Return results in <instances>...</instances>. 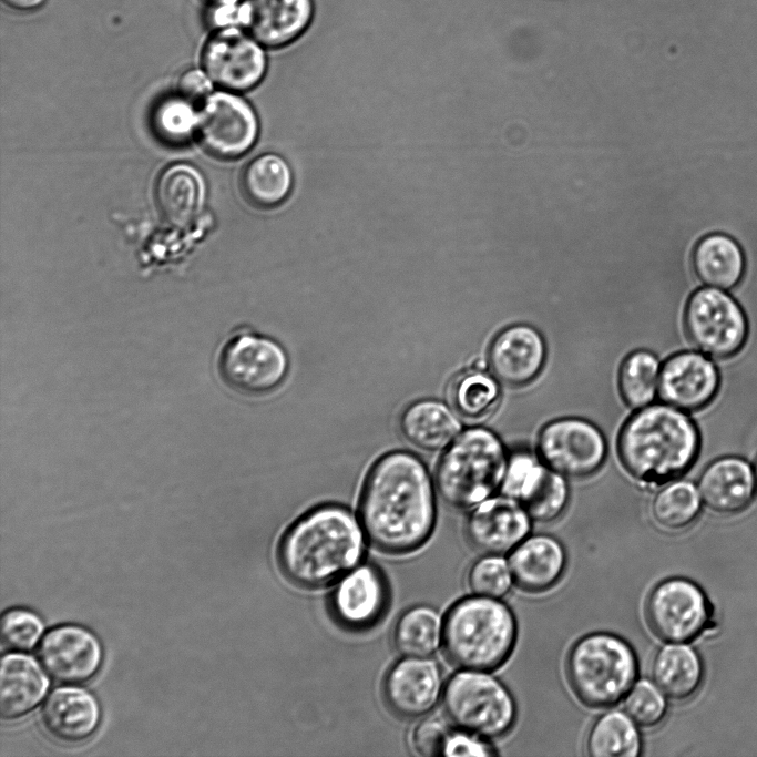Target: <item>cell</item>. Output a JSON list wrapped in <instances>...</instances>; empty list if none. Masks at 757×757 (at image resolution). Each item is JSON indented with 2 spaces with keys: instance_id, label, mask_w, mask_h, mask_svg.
I'll return each instance as SVG.
<instances>
[{
  "instance_id": "6da1fadb",
  "label": "cell",
  "mask_w": 757,
  "mask_h": 757,
  "mask_svg": "<svg viewBox=\"0 0 757 757\" xmlns=\"http://www.w3.org/2000/svg\"><path fill=\"white\" fill-rule=\"evenodd\" d=\"M359 514L377 549L402 554L420 548L436 521L433 488L423 462L407 451L377 460L365 480Z\"/></svg>"
},
{
  "instance_id": "7a4b0ae2",
  "label": "cell",
  "mask_w": 757,
  "mask_h": 757,
  "mask_svg": "<svg viewBox=\"0 0 757 757\" xmlns=\"http://www.w3.org/2000/svg\"><path fill=\"white\" fill-rule=\"evenodd\" d=\"M365 538L347 509L326 504L298 519L283 536L278 561L296 585L318 589L339 581L364 556Z\"/></svg>"
},
{
  "instance_id": "3957f363",
  "label": "cell",
  "mask_w": 757,
  "mask_h": 757,
  "mask_svg": "<svg viewBox=\"0 0 757 757\" xmlns=\"http://www.w3.org/2000/svg\"><path fill=\"white\" fill-rule=\"evenodd\" d=\"M700 447L693 420L669 405L646 406L623 426L617 449L626 471L645 484H662L685 473Z\"/></svg>"
},
{
  "instance_id": "277c9868",
  "label": "cell",
  "mask_w": 757,
  "mask_h": 757,
  "mask_svg": "<svg viewBox=\"0 0 757 757\" xmlns=\"http://www.w3.org/2000/svg\"><path fill=\"white\" fill-rule=\"evenodd\" d=\"M515 641V617L499 599L464 597L450 607L443 621L444 653L463 669L499 668L510 657Z\"/></svg>"
},
{
  "instance_id": "5b68a950",
  "label": "cell",
  "mask_w": 757,
  "mask_h": 757,
  "mask_svg": "<svg viewBox=\"0 0 757 757\" xmlns=\"http://www.w3.org/2000/svg\"><path fill=\"white\" fill-rule=\"evenodd\" d=\"M508 461L505 449L493 431L482 427L467 429L439 460L438 493L451 508L473 509L502 485Z\"/></svg>"
},
{
  "instance_id": "8992f818",
  "label": "cell",
  "mask_w": 757,
  "mask_h": 757,
  "mask_svg": "<svg viewBox=\"0 0 757 757\" xmlns=\"http://www.w3.org/2000/svg\"><path fill=\"white\" fill-rule=\"evenodd\" d=\"M566 677L576 698L592 708L621 702L635 684L638 664L631 645L622 637L596 632L579 638L570 648Z\"/></svg>"
},
{
  "instance_id": "52a82bcc",
  "label": "cell",
  "mask_w": 757,
  "mask_h": 757,
  "mask_svg": "<svg viewBox=\"0 0 757 757\" xmlns=\"http://www.w3.org/2000/svg\"><path fill=\"white\" fill-rule=\"evenodd\" d=\"M442 705L454 726L484 739L507 735L516 719L509 689L483 671L464 669L452 675L443 688Z\"/></svg>"
},
{
  "instance_id": "ba28073f",
  "label": "cell",
  "mask_w": 757,
  "mask_h": 757,
  "mask_svg": "<svg viewBox=\"0 0 757 757\" xmlns=\"http://www.w3.org/2000/svg\"><path fill=\"white\" fill-rule=\"evenodd\" d=\"M216 371L228 389L256 397L282 385L288 371V357L275 340L239 330L219 347Z\"/></svg>"
},
{
  "instance_id": "9c48e42d",
  "label": "cell",
  "mask_w": 757,
  "mask_h": 757,
  "mask_svg": "<svg viewBox=\"0 0 757 757\" xmlns=\"http://www.w3.org/2000/svg\"><path fill=\"white\" fill-rule=\"evenodd\" d=\"M684 326L700 352L720 359L736 355L748 336V323L740 305L722 289L708 286L688 298Z\"/></svg>"
},
{
  "instance_id": "30bf717a",
  "label": "cell",
  "mask_w": 757,
  "mask_h": 757,
  "mask_svg": "<svg viewBox=\"0 0 757 757\" xmlns=\"http://www.w3.org/2000/svg\"><path fill=\"white\" fill-rule=\"evenodd\" d=\"M645 617L657 638L666 643H687L705 628L709 606L704 592L694 582L671 577L649 592Z\"/></svg>"
},
{
  "instance_id": "8fae6325",
  "label": "cell",
  "mask_w": 757,
  "mask_h": 757,
  "mask_svg": "<svg viewBox=\"0 0 757 757\" xmlns=\"http://www.w3.org/2000/svg\"><path fill=\"white\" fill-rule=\"evenodd\" d=\"M538 451L552 470L571 478H584L602 467L606 442L600 429L590 421L562 418L542 428Z\"/></svg>"
},
{
  "instance_id": "7c38bea8",
  "label": "cell",
  "mask_w": 757,
  "mask_h": 757,
  "mask_svg": "<svg viewBox=\"0 0 757 757\" xmlns=\"http://www.w3.org/2000/svg\"><path fill=\"white\" fill-rule=\"evenodd\" d=\"M196 132L212 155L231 160L245 154L258 133L257 117L239 96L217 92L209 95L197 113Z\"/></svg>"
},
{
  "instance_id": "4fadbf2b",
  "label": "cell",
  "mask_w": 757,
  "mask_h": 757,
  "mask_svg": "<svg viewBox=\"0 0 757 757\" xmlns=\"http://www.w3.org/2000/svg\"><path fill=\"white\" fill-rule=\"evenodd\" d=\"M501 489L503 495L519 502L532 520L543 523L557 519L570 497L562 474L524 451L509 459Z\"/></svg>"
},
{
  "instance_id": "5bb4252c",
  "label": "cell",
  "mask_w": 757,
  "mask_h": 757,
  "mask_svg": "<svg viewBox=\"0 0 757 757\" xmlns=\"http://www.w3.org/2000/svg\"><path fill=\"white\" fill-rule=\"evenodd\" d=\"M245 30L225 27L206 43L203 67L218 85L234 91L256 86L267 69L265 51Z\"/></svg>"
},
{
  "instance_id": "9a60e30c",
  "label": "cell",
  "mask_w": 757,
  "mask_h": 757,
  "mask_svg": "<svg viewBox=\"0 0 757 757\" xmlns=\"http://www.w3.org/2000/svg\"><path fill=\"white\" fill-rule=\"evenodd\" d=\"M38 658L48 675L59 684L78 685L99 669L102 649L88 630L63 625L48 632L38 647Z\"/></svg>"
},
{
  "instance_id": "2e32d148",
  "label": "cell",
  "mask_w": 757,
  "mask_h": 757,
  "mask_svg": "<svg viewBox=\"0 0 757 757\" xmlns=\"http://www.w3.org/2000/svg\"><path fill=\"white\" fill-rule=\"evenodd\" d=\"M719 381L717 367L705 354L682 351L669 357L661 368L658 393L669 406L696 411L712 402Z\"/></svg>"
},
{
  "instance_id": "e0dca14e",
  "label": "cell",
  "mask_w": 757,
  "mask_h": 757,
  "mask_svg": "<svg viewBox=\"0 0 757 757\" xmlns=\"http://www.w3.org/2000/svg\"><path fill=\"white\" fill-rule=\"evenodd\" d=\"M531 518L515 500L489 498L473 508L466 522V535L477 551L500 555L512 551L530 532Z\"/></svg>"
},
{
  "instance_id": "ac0fdd59",
  "label": "cell",
  "mask_w": 757,
  "mask_h": 757,
  "mask_svg": "<svg viewBox=\"0 0 757 757\" xmlns=\"http://www.w3.org/2000/svg\"><path fill=\"white\" fill-rule=\"evenodd\" d=\"M442 675L438 664L426 657L398 661L383 681V697L388 706L402 717L428 714L442 693Z\"/></svg>"
},
{
  "instance_id": "d6986e66",
  "label": "cell",
  "mask_w": 757,
  "mask_h": 757,
  "mask_svg": "<svg viewBox=\"0 0 757 757\" xmlns=\"http://www.w3.org/2000/svg\"><path fill=\"white\" fill-rule=\"evenodd\" d=\"M313 0H244L239 25L266 48L277 49L297 40L310 25Z\"/></svg>"
},
{
  "instance_id": "ffe728a7",
  "label": "cell",
  "mask_w": 757,
  "mask_h": 757,
  "mask_svg": "<svg viewBox=\"0 0 757 757\" xmlns=\"http://www.w3.org/2000/svg\"><path fill=\"white\" fill-rule=\"evenodd\" d=\"M546 357L541 334L529 325H513L492 340L488 361L492 375L504 385L522 387L541 372Z\"/></svg>"
},
{
  "instance_id": "44dd1931",
  "label": "cell",
  "mask_w": 757,
  "mask_h": 757,
  "mask_svg": "<svg viewBox=\"0 0 757 757\" xmlns=\"http://www.w3.org/2000/svg\"><path fill=\"white\" fill-rule=\"evenodd\" d=\"M387 604V587L381 574L360 565L344 575L331 595V610L347 627L365 628L378 621Z\"/></svg>"
},
{
  "instance_id": "7402d4cb",
  "label": "cell",
  "mask_w": 757,
  "mask_h": 757,
  "mask_svg": "<svg viewBox=\"0 0 757 757\" xmlns=\"http://www.w3.org/2000/svg\"><path fill=\"white\" fill-rule=\"evenodd\" d=\"M702 500L712 511H743L756 493L754 468L744 458L726 456L710 462L698 479Z\"/></svg>"
},
{
  "instance_id": "603a6c76",
  "label": "cell",
  "mask_w": 757,
  "mask_h": 757,
  "mask_svg": "<svg viewBox=\"0 0 757 757\" xmlns=\"http://www.w3.org/2000/svg\"><path fill=\"white\" fill-rule=\"evenodd\" d=\"M566 564L562 544L553 536L525 538L509 557L512 580L522 591L541 593L554 586Z\"/></svg>"
},
{
  "instance_id": "cb8c5ba5",
  "label": "cell",
  "mask_w": 757,
  "mask_h": 757,
  "mask_svg": "<svg viewBox=\"0 0 757 757\" xmlns=\"http://www.w3.org/2000/svg\"><path fill=\"white\" fill-rule=\"evenodd\" d=\"M42 723L48 734L63 743L89 738L100 720L95 698L82 688L63 687L50 694L42 708Z\"/></svg>"
},
{
  "instance_id": "d4e9b609",
  "label": "cell",
  "mask_w": 757,
  "mask_h": 757,
  "mask_svg": "<svg viewBox=\"0 0 757 757\" xmlns=\"http://www.w3.org/2000/svg\"><path fill=\"white\" fill-rule=\"evenodd\" d=\"M49 681L37 662L23 654H8L1 661L0 714L6 720L18 719L45 696Z\"/></svg>"
},
{
  "instance_id": "484cf974",
  "label": "cell",
  "mask_w": 757,
  "mask_h": 757,
  "mask_svg": "<svg viewBox=\"0 0 757 757\" xmlns=\"http://www.w3.org/2000/svg\"><path fill=\"white\" fill-rule=\"evenodd\" d=\"M163 217L176 226H185L201 212L205 201V183L191 165L176 164L160 176L155 190Z\"/></svg>"
},
{
  "instance_id": "4316f807",
  "label": "cell",
  "mask_w": 757,
  "mask_h": 757,
  "mask_svg": "<svg viewBox=\"0 0 757 757\" xmlns=\"http://www.w3.org/2000/svg\"><path fill=\"white\" fill-rule=\"evenodd\" d=\"M399 428L405 439L416 448L439 451L458 437L461 426L444 403L424 399L409 405L403 410Z\"/></svg>"
},
{
  "instance_id": "83f0119b",
  "label": "cell",
  "mask_w": 757,
  "mask_h": 757,
  "mask_svg": "<svg viewBox=\"0 0 757 757\" xmlns=\"http://www.w3.org/2000/svg\"><path fill=\"white\" fill-rule=\"evenodd\" d=\"M692 262L695 275L704 285L722 290L735 287L745 270L741 248L723 233L702 237L693 249Z\"/></svg>"
},
{
  "instance_id": "f1b7e54d",
  "label": "cell",
  "mask_w": 757,
  "mask_h": 757,
  "mask_svg": "<svg viewBox=\"0 0 757 757\" xmlns=\"http://www.w3.org/2000/svg\"><path fill=\"white\" fill-rule=\"evenodd\" d=\"M651 676L665 696L683 700L694 695L702 684V661L690 646L669 643L656 652Z\"/></svg>"
},
{
  "instance_id": "f546056e",
  "label": "cell",
  "mask_w": 757,
  "mask_h": 757,
  "mask_svg": "<svg viewBox=\"0 0 757 757\" xmlns=\"http://www.w3.org/2000/svg\"><path fill=\"white\" fill-rule=\"evenodd\" d=\"M288 164L276 154H264L252 160L241 176L246 200L259 208H273L283 203L291 188Z\"/></svg>"
},
{
  "instance_id": "4dcf8cb0",
  "label": "cell",
  "mask_w": 757,
  "mask_h": 757,
  "mask_svg": "<svg viewBox=\"0 0 757 757\" xmlns=\"http://www.w3.org/2000/svg\"><path fill=\"white\" fill-rule=\"evenodd\" d=\"M447 398L453 411L469 420L488 417L499 405L497 378L480 368H470L450 380Z\"/></svg>"
},
{
  "instance_id": "1f68e13d",
  "label": "cell",
  "mask_w": 757,
  "mask_h": 757,
  "mask_svg": "<svg viewBox=\"0 0 757 757\" xmlns=\"http://www.w3.org/2000/svg\"><path fill=\"white\" fill-rule=\"evenodd\" d=\"M641 734L624 712L602 714L591 726L585 749L592 757H636L641 754Z\"/></svg>"
},
{
  "instance_id": "d6a6232c",
  "label": "cell",
  "mask_w": 757,
  "mask_h": 757,
  "mask_svg": "<svg viewBox=\"0 0 757 757\" xmlns=\"http://www.w3.org/2000/svg\"><path fill=\"white\" fill-rule=\"evenodd\" d=\"M443 624L439 613L426 605L405 611L393 628V644L397 651L409 657H427L439 647Z\"/></svg>"
},
{
  "instance_id": "836d02e7",
  "label": "cell",
  "mask_w": 757,
  "mask_h": 757,
  "mask_svg": "<svg viewBox=\"0 0 757 757\" xmlns=\"http://www.w3.org/2000/svg\"><path fill=\"white\" fill-rule=\"evenodd\" d=\"M659 362L655 355L636 350L623 361L618 387L624 402L634 409L648 406L655 398L659 379Z\"/></svg>"
},
{
  "instance_id": "e575fe53",
  "label": "cell",
  "mask_w": 757,
  "mask_h": 757,
  "mask_svg": "<svg viewBox=\"0 0 757 757\" xmlns=\"http://www.w3.org/2000/svg\"><path fill=\"white\" fill-rule=\"evenodd\" d=\"M702 497L689 481H674L663 488L652 503L655 522L667 530H682L690 525L699 514Z\"/></svg>"
},
{
  "instance_id": "d590c367",
  "label": "cell",
  "mask_w": 757,
  "mask_h": 757,
  "mask_svg": "<svg viewBox=\"0 0 757 757\" xmlns=\"http://www.w3.org/2000/svg\"><path fill=\"white\" fill-rule=\"evenodd\" d=\"M196 119L190 100L181 94L172 95L162 99L154 108L152 126L161 141L178 145L191 137L196 129Z\"/></svg>"
},
{
  "instance_id": "8d00e7d4",
  "label": "cell",
  "mask_w": 757,
  "mask_h": 757,
  "mask_svg": "<svg viewBox=\"0 0 757 757\" xmlns=\"http://www.w3.org/2000/svg\"><path fill=\"white\" fill-rule=\"evenodd\" d=\"M512 574L508 563L498 555H484L469 569L467 582L475 595L500 599L511 586Z\"/></svg>"
},
{
  "instance_id": "74e56055",
  "label": "cell",
  "mask_w": 757,
  "mask_h": 757,
  "mask_svg": "<svg viewBox=\"0 0 757 757\" xmlns=\"http://www.w3.org/2000/svg\"><path fill=\"white\" fill-rule=\"evenodd\" d=\"M624 710L636 725L648 728L663 720L667 704L664 694L654 683L641 679L625 696Z\"/></svg>"
},
{
  "instance_id": "f35d334b",
  "label": "cell",
  "mask_w": 757,
  "mask_h": 757,
  "mask_svg": "<svg viewBox=\"0 0 757 757\" xmlns=\"http://www.w3.org/2000/svg\"><path fill=\"white\" fill-rule=\"evenodd\" d=\"M42 632L43 624L40 617L27 610H10L1 621L2 646L12 652L31 649Z\"/></svg>"
},
{
  "instance_id": "ab89813d",
  "label": "cell",
  "mask_w": 757,
  "mask_h": 757,
  "mask_svg": "<svg viewBox=\"0 0 757 757\" xmlns=\"http://www.w3.org/2000/svg\"><path fill=\"white\" fill-rule=\"evenodd\" d=\"M450 730L438 718L419 723L411 736L413 749L422 756H442Z\"/></svg>"
},
{
  "instance_id": "60d3db41",
  "label": "cell",
  "mask_w": 757,
  "mask_h": 757,
  "mask_svg": "<svg viewBox=\"0 0 757 757\" xmlns=\"http://www.w3.org/2000/svg\"><path fill=\"white\" fill-rule=\"evenodd\" d=\"M495 755L485 741L478 736L460 730L450 732L442 756H492Z\"/></svg>"
},
{
  "instance_id": "b9f144b4",
  "label": "cell",
  "mask_w": 757,
  "mask_h": 757,
  "mask_svg": "<svg viewBox=\"0 0 757 757\" xmlns=\"http://www.w3.org/2000/svg\"><path fill=\"white\" fill-rule=\"evenodd\" d=\"M180 94L190 101L204 98L211 91V82L204 72L190 70L182 74L178 81Z\"/></svg>"
},
{
  "instance_id": "7bdbcfd3",
  "label": "cell",
  "mask_w": 757,
  "mask_h": 757,
  "mask_svg": "<svg viewBox=\"0 0 757 757\" xmlns=\"http://www.w3.org/2000/svg\"><path fill=\"white\" fill-rule=\"evenodd\" d=\"M7 6L21 10L30 11L41 7L45 0H2Z\"/></svg>"
},
{
  "instance_id": "ee69618b",
  "label": "cell",
  "mask_w": 757,
  "mask_h": 757,
  "mask_svg": "<svg viewBox=\"0 0 757 757\" xmlns=\"http://www.w3.org/2000/svg\"><path fill=\"white\" fill-rule=\"evenodd\" d=\"M214 8L239 6L244 0H204Z\"/></svg>"
},
{
  "instance_id": "f6af8a7d",
  "label": "cell",
  "mask_w": 757,
  "mask_h": 757,
  "mask_svg": "<svg viewBox=\"0 0 757 757\" xmlns=\"http://www.w3.org/2000/svg\"><path fill=\"white\" fill-rule=\"evenodd\" d=\"M755 481H756V494H757V459L754 466Z\"/></svg>"
}]
</instances>
